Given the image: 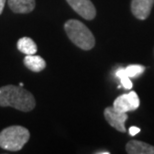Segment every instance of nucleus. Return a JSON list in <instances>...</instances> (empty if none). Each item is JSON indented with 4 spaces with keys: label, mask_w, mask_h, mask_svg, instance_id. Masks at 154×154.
<instances>
[{
    "label": "nucleus",
    "mask_w": 154,
    "mask_h": 154,
    "mask_svg": "<svg viewBox=\"0 0 154 154\" xmlns=\"http://www.w3.org/2000/svg\"><path fill=\"white\" fill-rule=\"evenodd\" d=\"M35 98L31 92L20 86L5 85L0 87V106L13 107L23 112L34 109Z\"/></svg>",
    "instance_id": "1"
},
{
    "label": "nucleus",
    "mask_w": 154,
    "mask_h": 154,
    "mask_svg": "<svg viewBox=\"0 0 154 154\" xmlns=\"http://www.w3.org/2000/svg\"><path fill=\"white\" fill-rule=\"evenodd\" d=\"M64 29L68 38L83 50H90L95 46V38L92 32L82 22L76 19L67 20Z\"/></svg>",
    "instance_id": "2"
},
{
    "label": "nucleus",
    "mask_w": 154,
    "mask_h": 154,
    "mask_svg": "<svg viewBox=\"0 0 154 154\" xmlns=\"http://www.w3.org/2000/svg\"><path fill=\"white\" fill-rule=\"evenodd\" d=\"M30 132L20 125H13L0 132V147L9 151H19L28 142Z\"/></svg>",
    "instance_id": "3"
},
{
    "label": "nucleus",
    "mask_w": 154,
    "mask_h": 154,
    "mask_svg": "<svg viewBox=\"0 0 154 154\" xmlns=\"http://www.w3.org/2000/svg\"><path fill=\"white\" fill-rule=\"evenodd\" d=\"M140 105V100L136 92L130 91L127 94H122L117 97L113 102V108L116 111L125 112L136 110Z\"/></svg>",
    "instance_id": "4"
},
{
    "label": "nucleus",
    "mask_w": 154,
    "mask_h": 154,
    "mask_svg": "<svg viewBox=\"0 0 154 154\" xmlns=\"http://www.w3.org/2000/svg\"><path fill=\"white\" fill-rule=\"evenodd\" d=\"M77 14L86 20H92L96 16V9L90 0H66Z\"/></svg>",
    "instance_id": "5"
},
{
    "label": "nucleus",
    "mask_w": 154,
    "mask_h": 154,
    "mask_svg": "<svg viewBox=\"0 0 154 154\" xmlns=\"http://www.w3.org/2000/svg\"><path fill=\"white\" fill-rule=\"evenodd\" d=\"M104 117H105L106 121L109 123L110 126H112L116 130L120 132L126 131L125 121L128 118L127 113L116 111L112 106L105 108V110H104Z\"/></svg>",
    "instance_id": "6"
},
{
    "label": "nucleus",
    "mask_w": 154,
    "mask_h": 154,
    "mask_svg": "<svg viewBox=\"0 0 154 154\" xmlns=\"http://www.w3.org/2000/svg\"><path fill=\"white\" fill-rule=\"evenodd\" d=\"M154 0H132L131 11L137 19L145 20L151 12Z\"/></svg>",
    "instance_id": "7"
},
{
    "label": "nucleus",
    "mask_w": 154,
    "mask_h": 154,
    "mask_svg": "<svg viewBox=\"0 0 154 154\" xmlns=\"http://www.w3.org/2000/svg\"><path fill=\"white\" fill-rule=\"evenodd\" d=\"M9 7L14 13L26 14L34 10L35 0H7Z\"/></svg>",
    "instance_id": "8"
},
{
    "label": "nucleus",
    "mask_w": 154,
    "mask_h": 154,
    "mask_svg": "<svg viewBox=\"0 0 154 154\" xmlns=\"http://www.w3.org/2000/svg\"><path fill=\"white\" fill-rule=\"evenodd\" d=\"M126 151L129 154H154V146L138 140H131L126 144Z\"/></svg>",
    "instance_id": "9"
},
{
    "label": "nucleus",
    "mask_w": 154,
    "mask_h": 154,
    "mask_svg": "<svg viewBox=\"0 0 154 154\" xmlns=\"http://www.w3.org/2000/svg\"><path fill=\"white\" fill-rule=\"evenodd\" d=\"M24 65H25L29 70H31L33 72H40L43 69H45L46 62L41 56L39 55H26L25 58L23 60Z\"/></svg>",
    "instance_id": "10"
},
{
    "label": "nucleus",
    "mask_w": 154,
    "mask_h": 154,
    "mask_svg": "<svg viewBox=\"0 0 154 154\" xmlns=\"http://www.w3.org/2000/svg\"><path fill=\"white\" fill-rule=\"evenodd\" d=\"M17 48L26 55H32L37 52V45L30 37H22L17 41Z\"/></svg>",
    "instance_id": "11"
},
{
    "label": "nucleus",
    "mask_w": 154,
    "mask_h": 154,
    "mask_svg": "<svg viewBox=\"0 0 154 154\" xmlns=\"http://www.w3.org/2000/svg\"><path fill=\"white\" fill-rule=\"evenodd\" d=\"M124 69H125L126 75H127L129 78H131V77H136L138 75L142 74L144 72V70H145V67L136 64V65H129Z\"/></svg>",
    "instance_id": "12"
},
{
    "label": "nucleus",
    "mask_w": 154,
    "mask_h": 154,
    "mask_svg": "<svg viewBox=\"0 0 154 154\" xmlns=\"http://www.w3.org/2000/svg\"><path fill=\"white\" fill-rule=\"evenodd\" d=\"M120 81H121V84L125 89H129V90H130L132 88V85L133 84H132L129 77H122V78H120Z\"/></svg>",
    "instance_id": "13"
},
{
    "label": "nucleus",
    "mask_w": 154,
    "mask_h": 154,
    "mask_svg": "<svg viewBox=\"0 0 154 154\" xmlns=\"http://www.w3.org/2000/svg\"><path fill=\"white\" fill-rule=\"evenodd\" d=\"M140 132V129L136 127V126H131L130 128H129V134L131 135V136H134V135L138 134Z\"/></svg>",
    "instance_id": "14"
},
{
    "label": "nucleus",
    "mask_w": 154,
    "mask_h": 154,
    "mask_svg": "<svg viewBox=\"0 0 154 154\" xmlns=\"http://www.w3.org/2000/svg\"><path fill=\"white\" fill-rule=\"evenodd\" d=\"M5 3H6V0H0V14L2 13L3 9H4Z\"/></svg>",
    "instance_id": "15"
},
{
    "label": "nucleus",
    "mask_w": 154,
    "mask_h": 154,
    "mask_svg": "<svg viewBox=\"0 0 154 154\" xmlns=\"http://www.w3.org/2000/svg\"><path fill=\"white\" fill-rule=\"evenodd\" d=\"M109 151H97L96 154H109Z\"/></svg>",
    "instance_id": "16"
},
{
    "label": "nucleus",
    "mask_w": 154,
    "mask_h": 154,
    "mask_svg": "<svg viewBox=\"0 0 154 154\" xmlns=\"http://www.w3.org/2000/svg\"><path fill=\"white\" fill-rule=\"evenodd\" d=\"M19 86H20V87H23V86H24V84H23L22 82H20V83H19Z\"/></svg>",
    "instance_id": "17"
}]
</instances>
